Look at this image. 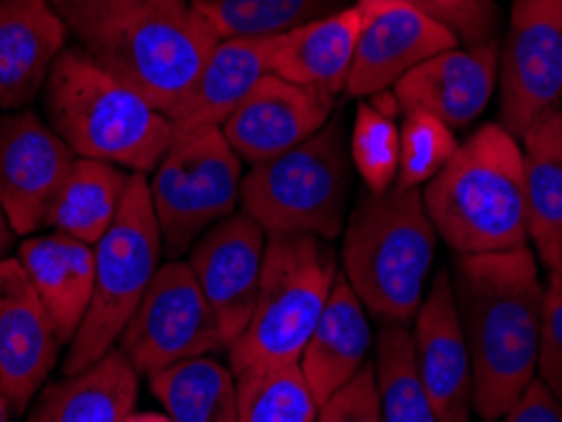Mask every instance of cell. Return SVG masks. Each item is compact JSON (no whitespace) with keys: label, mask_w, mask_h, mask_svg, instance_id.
<instances>
[{"label":"cell","mask_w":562,"mask_h":422,"mask_svg":"<svg viewBox=\"0 0 562 422\" xmlns=\"http://www.w3.org/2000/svg\"><path fill=\"white\" fill-rule=\"evenodd\" d=\"M537 375L562 402V276L548 273L542 296V329Z\"/></svg>","instance_id":"cell-34"},{"label":"cell","mask_w":562,"mask_h":422,"mask_svg":"<svg viewBox=\"0 0 562 422\" xmlns=\"http://www.w3.org/2000/svg\"><path fill=\"white\" fill-rule=\"evenodd\" d=\"M385 3H406L418 8V11H424L453 31L459 44L464 41L467 46H479L492 41L494 21H497V11H494L492 0H358V8L360 11H370V8Z\"/></svg>","instance_id":"cell-33"},{"label":"cell","mask_w":562,"mask_h":422,"mask_svg":"<svg viewBox=\"0 0 562 422\" xmlns=\"http://www.w3.org/2000/svg\"><path fill=\"white\" fill-rule=\"evenodd\" d=\"M370 344L373 332L366 306L355 296L342 273H337L325 311L300 357V367L317 404L366 367Z\"/></svg>","instance_id":"cell-22"},{"label":"cell","mask_w":562,"mask_h":422,"mask_svg":"<svg viewBox=\"0 0 562 422\" xmlns=\"http://www.w3.org/2000/svg\"><path fill=\"white\" fill-rule=\"evenodd\" d=\"M317 422H380V392L373 362L319 404Z\"/></svg>","instance_id":"cell-35"},{"label":"cell","mask_w":562,"mask_h":422,"mask_svg":"<svg viewBox=\"0 0 562 422\" xmlns=\"http://www.w3.org/2000/svg\"><path fill=\"white\" fill-rule=\"evenodd\" d=\"M560 276H562V273H560Z\"/></svg>","instance_id":"cell-43"},{"label":"cell","mask_w":562,"mask_h":422,"mask_svg":"<svg viewBox=\"0 0 562 422\" xmlns=\"http://www.w3.org/2000/svg\"><path fill=\"white\" fill-rule=\"evenodd\" d=\"M350 185V142L340 117H333L307 142L246 172L241 210L267 236H317L335 241L347 223Z\"/></svg>","instance_id":"cell-6"},{"label":"cell","mask_w":562,"mask_h":422,"mask_svg":"<svg viewBox=\"0 0 562 422\" xmlns=\"http://www.w3.org/2000/svg\"><path fill=\"white\" fill-rule=\"evenodd\" d=\"M162 236L157 226L150 180L132 172L117 220L94 246V294L64 360V377L79 375L114 350L132 313L160 269Z\"/></svg>","instance_id":"cell-8"},{"label":"cell","mask_w":562,"mask_h":422,"mask_svg":"<svg viewBox=\"0 0 562 422\" xmlns=\"http://www.w3.org/2000/svg\"><path fill=\"white\" fill-rule=\"evenodd\" d=\"M436 230L420 187L366 193L342 230V276L383 324H408L426 296Z\"/></svg>","instance_id":"cell-5"},{"label":"cell","mask_w":562,"mask_h":422,"mask_svg":"<svg viewBox=\"0 0 562 422\" xmlns=\"http://www.w3.org/2000/svg\"><path fill=\"white\" fill-rule=\"evenodd\" d=\"M59 337L15 255L0 261V383L23 412L59 360Z\"/></svg>","instance_id":"cell-16"},{"label":"cell","mask_w":562,"mask_h":422,"mask_svg":"<svg viewBox=\"0 0 562 422\" xmlns=\"http://www.w3.org/2000/svg\"><path fill=\"white\" fill-rule=\"evenodd\" d=\"M413 321V357L420 383L436 415L443 418L457 404L471 402V354L449 269L436 273Z\"/></svg>","instance_id":"cell-18"},{"label":"cell","mask_w":562,"mask_h":422,"mask_svg":"<svg viewBox=\"0 0 562 422\" xmlns=\"http://www.w3.org/2000/svg\"><path fill=\"white\" fill-rule=\"evenodd\" d=\"M8 410H13V408H11V400H8L3 383H0V422H8Z\"/></svg>","instance_id":"cell-39"},{"label":"cell","mask_w":562,"mask_h":422,"mask_svg":"<svg viewBox=\"0 0 562 422\" xmlns=\"http://www.w3.org/2000/svg\"><path fill=\"white\" fill-rule=\"evenodd\" d=\"M127 422H170V418H157L153 412H147V415H130Z\"/></svg>","instance_id":"cell-40"},{"label":"cell","mask_w":562,"mask_h":422,"mask_svg":"<svg viewBox=\"0 0 562 422\" xmlns=\"http://www.w3.org/2000/svg\"><path fill=\"white\" fill-rule=\"evenodd\" d=\"M147 379L170 422H238L236 377L216 360H186Z\"/></svg>","instance_id":"cell-27"},{"label":"cell","mask_w":562,"mask_h":422,"mask_svg":"<svg viewBox=\"0 0 562 422\" xmlns=\"http://www.w3.org/2000/svg\"><path fill=\"white\" fill-rule=\"evenodd\" d=\"M502 127L522 139L562 96V0H515L502 52Z\"/></svg>","instance_id":"cell-11"},{"label":"cell","mask_w":562,"mask_h":422,"mask_svg":"<svg viewBox=\"0 0 562 422\" xmlns=\"http://www.w3.org/2000/svg\"><path fill=\"white\" fill-rule=\"evenodd\" d=\"M153 172L150 201L162 251L176 261L241 203V157L221 127L180 132Z\"/></svg>","instance_id":"cell-9"},{"label":"cell","mask_w":562,"mask_h":422,"mask_svg":"<svg viewBox=\"0 0 562 422\" xmlns=\"http://www.w3.org/2000/svg\"><path fill=\"white\" fill-rule=\"evenodd\" d=\"M170 3H186V0H170Z\"/></svg>","instance_id":"cell-41"},{"label":"cell","mask_w":562,"mask_h":422,"mask_svg":"<svg viewBox=\"0 0 562 422\" xmlns=\"http://www.w3.org/2000/svg\"><path fill=\"white\" fill-rule=\"evenodd\" d=\"M391 91H380L358 106L350 137L352 168L366 182L368 193H385L398 180L401 127L395 124L398 104L385 106Z\"/></svg>","instance_id":"cell-31"},{"label":"cell","mask_w":562,"mask_h":422,"mask_svg":"<svg viewBox=\"0 0 562 422\" xmlns=\"http://www.w3.org/2000/svg\"><path fill=\"white\" fill-rule=\"evenodd\" d=\"M420 193L436 236L453 253H502L530 241L522 145L497 122L459 145Z\"/></svg>","instance_id":"cell-3"},{"label":"cell","mask_w":562,"mask_h":422,"mask_svg":"<svg viewBox=\"0 0 562 422\" xmlns=\"http://www.w3.org/2000/svg\"><path fill=\"white\" fill-rule=\"evenodd\" d=\"M373 367L380 392V422H438L431 397L420 383L413 337L406 324H383Z\"/></svg>","instance_id":"cell-29"},{"label":"cell","mask_w":562,"mask_h":422,"mask_svg":"<svg viewBox=\"0 0 562 422\" xmlns=\"http://www.w3.org/2000/svg\"><path fill=\"white\" fill-rule=\"evenodd\" d=\"M77 155L36 112L0 114V205L15 236L44 228L48 205Z\"/></svg>","instance_id":"cell-12"},{"label":"cell","mask_w":562,"mask_h":422,"mask_svg":"<svg viewBox=\"0 0 562 422\" xmlns=\"http://www.w3.org/2000/svg\"><path fill=\"white\" fill-rule=\"evenodd\" d=\"M337 278V259L317 236H269L249 327L228 346L231 372L300 362Z\"/></svg>","instance_id":"cell-7"},{"label":"cell","mask_w":562,"mask_h":422,"mask_svg":"<svg viewBox=\"0 0 562 422\" xmlns=\"http://www.w3.org/2000/svg\"><path fill=\"white\" fill-rule=\"evenodd\" d=\"M269 73V38H221L183 102L170 114L176 135L223 127Z\"/></svg>","instance_id":"cell-23"},{"label":"cell","mask_w":562,"mask_h":422,"mask_svg":"<svg viewBox=\"0 0 562 422\" xmlns=\"http://www.w3.org/2000/svg\"><path fill=\"white\" fill-rule=\"evenodd\" d=\"M130 178L117 164L77 157L48 205L44 228L97 246L117 220Z\"/></svg>","instance_id":"cell-26"},{"label":"cell","mask_w":562,"mask_h":422,"mask_svg":"<svg viewBox=\"0 0 562 422\" xmlns=\"http://www.w3.org/2000/svg\"><path fill=\"white\" fill-rule=\"evenodd\" d=\"M459 46L443 23L406 3H385L362 11V31L345 91L370 99L391 91L408 71Z\"/></svg>","instance_id":"cell-14"},{"label":"cell","mask_w":562,"mask_h":422,"mask_svg":"<svg viewBox=\"0 0 562 422\" xmlns=\"http://www.w3.org/2000/svg\"><path fill=\"white\" fill-rule=\"evenodd\" d=\"M335 96L327 91L292 84L267 73L238 104L221 132L246 164H261L284 155L333 119Z\"/></svg>","instance_id":"cell-15"},{"label":"cell","mask_w":562,"mask_h":422,"mask_svg":"<svg viewBox=\"0 0 562 422\" xmlns=\"http://www.w3.org/2000/svg\"><path fill=\"white\" fill-rule=\"evenodd\" d=\"M527 233L548 273H562V112L537 117L522 135Z\"/></svg>","instance_id":"cell-24"},{"label":"cell","mask_w":562,"mask_h":422,"mask_svg":"<svg viewBox=\"0 0 562 422\" xmlns=\"http://www.w3.org/2000/svg\"><path fill=\"white\" fill-rule=\"evenodd\" d=\"M61 344H71L94 294V246L64 233L29 236L19 255Z\"/></svg>","instance_id":"cell-21"},{"label":"cell","mask_w":562,"mask_h":422,"mask_svg":"<svg viewBox=\"0 0 562 422\" xmlns=\"http://www.w3.org/2000/svg\"><path fill=\"white\" fill-rule=\"evenodd\" d=\"M46 117L71 152L87 160L153 172L176 139L168 114L104 71L81 48H64L44 87Z\"/></svg>","instance_id":"cell-4"},{"label":"cell","mask_w":562,"mask_h":422,"mask_svg":"<svg viewBox=\"0 0 562 422\" xmlns=\"http://www.w3.org/2000/svg\"><path fill=\"white\" fill-rule=\"evenodd\" d=\"M499 46L486 41L479 46H457L408 71L393 94L401 112H426L446 127L459 129L486 110L497 87Z\"/></svg>","instance_id":"cell-17"},{"label":"cell","mask_w":562,"mask_h":422,"mask_svg":"<svg viewBox=\"0 0 562 422\" xmlns=\"http://www.w3.org/2000/svg\"><path fill=\"white\" fill-rule=\"evenodd\" d=\"M79 48L162 114L183 102L218 46L193 5L170 0H48Z\"/></svg>","instance_id":"cell-2"},{"label":"cell","mask_w":562,"mask_h":422,"mask_svg":"<svg viewBox=\"0 0 562 422\" xmlns=\"http://www.w3.org/2000/svg\"><path fill=\"white\" fill-rule=\"evenodd\" d=\"M494 422H499V420H494Z\"/></svg>","instance_id":"cell-42"},{"label":"cell","mask_w":562,"mask_h":422,"mask_svg":"<svg viewBox=\"0 0 562 422\" xmlns=\"http://www.w3.org/2000/svg\"><path fill=\"white\" fill-rule=\"evenodd\" d=\"M137 390V369L120 350H112L92 367L48 387L29 422H127Z\"/></svg>","instance_id":"cell-25"},{"label":"cell","mask_w":562,"mask_h":422,"mask_svg":"<svg viewBox=\"0 0 562 422\" xmlns=\"http://www.w3.org/2000/svg\"><path fill=\"white\" fill-rule=\"evenodd\" d=\"M269 236L249 213L236 210L190 248L188 266L216 313L226 350L249 327Z\"/></svg>","instance_id":"cell-13"},{"label":"cell","mask_w":562,"mask_h":422,"mask_svg":"<svg viewBox=\"0 0 562 422\" xmlns=\"http://www.w3.org/2000/svg\"><path fill=\"white\" fill-rule=\"evenodd\" d=\"M64 19L48 0H0V106L21 112L46 87L66 44Z\"/></svg>","instance_id":"cell-19"},{"label":"cell","mask_w":562,"mask_h":422,"mask_svg":"<svg viewBox=\"0 0 562 422\" xmlns=\"http://www.w3.org/2000/svg\"><path fill=\"white\" fill-rule=\"evenodd\" d=\"M13 238H15V233H13L11 223H8V218H5L3 205H0V261H3V259H5V253L11 251Z\"/></svg>","instance_id":"cell-37"},{"label":"cell","mask_w":562,"mask_h":422,"mask_svg":"<svg viewBox=\"0 0 562 422\" xmlns=\"http://www.w3.org/2000/svg\"><path fill=\"white\" fill-rule=\"evenodd\" d=\"M234 377L238 422H317L319 404L300 362L259 364Z\"/></svg>","instance_id":"cell-30"},{"label":"cell","mask_w":562,"mask_h":422,"mask_svg":"<svg viewBox=\"0 0 562 422\" xmlns=\"http://www.w3.org/2000/svg\"><path fill=\"white\" fill-rule=\"evenodd\" d=\"M347 0H193L218 38H271L325 15L345 11Z\"/></svg>","instance_id":"cell-28"},{"label":"cell","mask_w":562,"mask_h":422,"mask_svg":"<svg viewBox=\"0 0 562 422\" xmlns=\"http://www.w3.org/2000/svg\"><path fill=\"white\" fill-rule=\"evenodd\" d=\"M459 150L453 129L426 112H406L401 127V187H424Z\"/></svg>","instance_id":"cell-32"},{"label":"cell","mask_w":562,"mask_h":422,"mask_svg":"<svg viewBox=\"0 0 562 422\" xmlns=\"http://www.w3.org/2000/svg\"><path fill=\"white\" fill-rule=\"evenodd\" d=\"M469 410H471V402H461L453 410L446 412L443 418H438V422H471Z\"/></svg>","instance_id":"cell-38"},{"label":"cell","mask_w":562,"mask_h":422,"mask_svg":"<svg viewBox=\"0 0 562 422\" xmlns=\"http://www.w3.org/2000/svg\"><path fill=\"white\" fill-rule=\"evenodd\" d=\"M453 294L471 354V404L502 420L537 375L544 284L530 246L453 253Z\"/></svg>","instance_id":"cell-1"},{"label":"cell","mask_w":562,"mask_h":422,"mask_svg":"<svg viewBox=\"0 0 562 422\" xmlns=\"http://www.w3.org/2000/svg\"><path fill=\"white\" fill-rule=\"evenodd\" d=\"M362 31L358 3L269 38V73L292 84L340 94Z\"/></svg>","instance_id":"cell-20"},{"label":"cell","mask_w":562,"mask_h":422,"mask_svg":"<svg viewBox=\"0 0 562 422\" xmlns=\"http://www.w3.org/2000/svg\"><path fill=\"white\" fill-rule=\"evenodd\" d=\"M504 418L507 422H562V402L540 377H535Z\"/></svg>","instance_id":"cell-36"},{"label":"cell","mask_w":562,"mask_h":422,"mask_svg":"<svg viewBox=\"0 0 562 422\" xmlns=\"http://www.w3.org/2000/svg\"><path fill=\"white\" fill-rule=\"evenodd\" d=\"M218 350H226V342L193 271L183 261L165 263L122 332L120 352L137 375L150 377Z\"/></svg>","instance_id":"cell-10"}]
</instances>
